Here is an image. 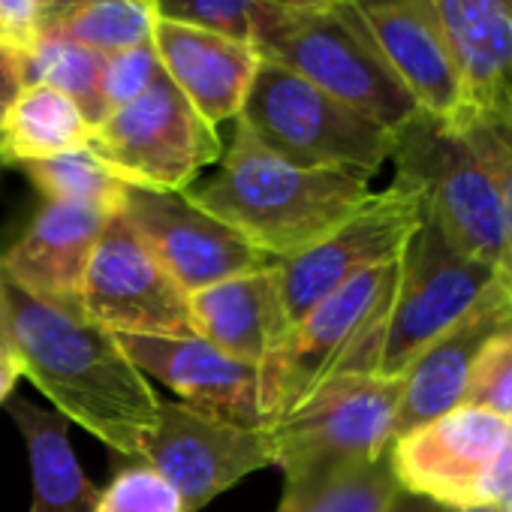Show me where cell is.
Segmentation results:
<instances>
[{"label": "cell", "instance_id": "cell-25", "mask_svg": "<svg viewBox=\"0 0 512 512\" xmlns=\"http://www.w3.org/2000/svg\"><path fill=\"white\" fill-rule=\"evenodd\" d=\"M19 169L43 193V199L85 205L103 214H118L124 205L127 184L112 175L109 166L91 148H76L49 160L22 163Z\"/></svg>", "mask_w": 512, "mask_h": 512}, {"label": "cell", "instance_id": "cell-6", "mask_svg": "<svg viewBox=\"0 0 512 512\" xmlns=\"http://www.w3.org/2000/svg\"><path fill=\"white\" fill-rule=\"evenodd\" d=\"M235 121L296 166L338 169L368 181L389 163L395 142L383 124L272 61H260Z\"/></svg>", "mask_w": 512, "mask_h": 512}, {"label": "cell", "instance_id": "cell-1", "mask_svg": "<svg viewBox=\"0 0 512 512\" xmlns=\"http://www.w3.org/2000/svg\"><path fill=\"white\" fill-rule=\"evenodd\" d=\"M0 302L10 353L67 422L112 452L139 461L157 425L160 398L118 338L82 311L49 305L0 269Z\"/></svg>", "mask_w": 512, "mask_h": 512}, {"label": "cell", "instance_id": "cell-28", "mask_svg": "<svg viewBox=\"0 0 512 512\" xmlns=\"http://www.w3.org/2000/svg\"><path fill=\"white\" fill-rule=\"evenodd\" d=\"M452 127L467 139L497 187L503 208V263L497 269V281L512 296V118L467 112L452 121Z\"/></svg>", "mask_w": 512, "mask_h": 512}, {"label": "cell", "instance_id": "cell-8", "mask_svg": "<svg viewBox=\"0 0 512 512\" xmlns=\"http://www.w3.org/2000/svg\"><path fill=\"white\" fill-rule=\"evenodd\" d=\"M398 281V260L368 269L320 299L260 365L266 425L302 404L323 380L344 371L383 320Z\"/></svg>", "mask_w": 512, "mask_h": 512}, {"label": "cell", "instance_id": "cell-39", "mask_svg": "<svg viewBox=\"0 0 512 512\" xmlns=\"http://www.w3.org/2000/svg\"><path fill=\"white\" fill-rule=\"evenodd\" d=\"M0 353H10V341H7V323H4V302H0Z\"/></svg>", "mask_w": 512, "mask_h": 512}, {"label": "cell", "instance_id": "cell-22", "mask_svg": "<svg viewBox=\"0 0 512 512\" xmlns=\"http://www.w3.org/2000/svg\"><path fill=\"white\" fill-rule=\"evenodd\" d=\"M10 416L31 464V512H94L100 488L88 479L70 443V422L52 407L10 398Z\"/></svg>", "mask_w": 512, "mask_h": 512}, {"label": "cell", "instance_id": "cell-29", "mask_svg": "<svg viewBox=\"0 0 512 512\" xmlns=\"http://www.w3.org/2000/svg\"><path fill=\"white\" fill-rule=\"evenodd\" d=\"M461 404L512 419V317L476 350Z\"/></svg>", "mask_w": 512, "mask_h": 512}, {"label": "cell", "instance_id": "cell-17", "mask_svg": "<svg viewBox=\"0 0 512 512\" xmlns=\"http://www.w3.org/2000/svg\"><path fill=\"white\" fill-rule=\"evenodd\" d=\"M109 217L97 208L43 199L19 241L0 253V269L31 296L82 311V281Z\"/></svg>", "mask_w": 512, "mask_h": 512}, {"label": "cell", "instance_id": "cell-21", "mask_svg": "<svg viewBox=\"0 0 512 512\" xmlns=\"http://www.w3.org/2000/svg\"><path fill=\"white\" fill-rule=\"evenodd\" d=\"M449 40L464 115L512 118V0H431Z\"/></svg>", "mask_w": 512, "mask_h": 512}, {"label": "cell", "instance_id": "cell-14", "mask_svg": "<svg viewBox=\"0 0 512 512\" xmlns=\"http://www.w3.org/2000/svg\"><path fill=\"white\" fill-rule=\"evenodd\" d=\"M121 214L187 296L275 263L232 226L193 205L187 193L127 184Z\"/></svg>", "mask_w": 512, "mask_h": 512}, {"label": "cell", "instance_id": "cell-33", "mask_svg": "<svg viewBox=\"0 0 512 512\" xmlns=\"http://www.w3.org/2000/svg\"><path fill=\"white\" fill-rule=\"evenodd\" d=\"M43 0H0V46L28 55L43 37Z\"/></svg>", "mask_w": 512, "mask_h": 512}, {"label": "cell", "instance_id": "cell-36", "mask_svg": "<svg viewBox=\"0 0 512 512\" xmlns=\"http://www.w3.org/2000/svg\"><path fill=\"white\" fill-rule=\"evenodd\" d=\"M19 377H22V368L13 359V353H0V404H7L13 398Z\"/></svg>", "mask_w": 512, "mask_h": 512}, {"label": "cell", "instance_id": "cell-30", "mask_svg": "<svg viewBox=\"0 0 512 512\" xmlns=\"http://www.w3.org/2000/svg\"><path fill=\"white\" fill-rule=\"evenodd\" d=\"M94 512H184V500L160 470L130 461L100 488Z\"/></svg>", "mask_w": 512, "mask_h": 512}, {"label": "cell", "instance_id": "cell-42", "mask_svg": "<svg viewBox=\"0 0 512 512\" xmlns=\"http://www.w3.org/2000/svg\"><path fill=\"white\" fill-rule=\"evenodd\" d=\"M4 166H7V163H4V154H0V172H4Z\"/></svg>", "mask_w": 512, "mask_h": 512}, {"label": "cell", "instance_id": "cell-5", "mask_svg": "<svg viewBox=\"0 0 512 512\" xmlns=\"http://www.w3.org/2000/svg\"><path fill=\"white\" fill-rule=\"evenodd\" d=\"M494 281L497 275L491 269L452 247L440 226L422 214L398 256V281L389 308L344 371L401 377L407 365L434 338L452 329Z\"/></svg>", "mask_w": 512, "mask_h": 512}, {"label": "cell", "instance_id": "cell-2", "mask_svg": "<svg viewBox=\"0 0 512 512\" xmlns=\"http://www.w3.org/2000/svg\"><path fill=\"white\" fill-rule=\"evenodd\" d=\"M184 193L269 260L284 263L353 214L371 196V181L338 169L296 166L235 121L217 175Z\"/></svg>", "mask_w": 512, "mask_h": 512}, {"label": "cell", "instance_id": "cell-41", "mask_svg": "<svg viewBox=\"0 0 512 512\" xmlns=\"http://www.w3.org/2000/svg\"><path fill=\"white\" fill-rule=\"evenodd\" d=\"M52 4H55V0H43V7H46V10H49Z\"/></svg>", "mask_w": 512, "mask_h": 512}, {"label": "cell", "instance_id": "cell-27", "mask_svg": "<svg viewBox=\"0 0 512 512\" xmlns=\"http://www.w3.org/2000/svg\"><path fill=\"white\" fill-rule=\"evenodd\" d=\"M401 488L392 476L389 458L344 470L338 476L284 488L278 512H389Z\"/></svg>", "mask_w": 512, "mask_h": 512}, {"label": "cell", "instance_id": "cell-31", "mask_svg": "<svg viewBox=\"0 0 512 512\" xmlns=\"http://www.w3.org/2000/svg\"><path fill=\"white\" fill-rule=\"evenodd\" d=\"M160 76H163V67H160V58L151 43L103 55L100 91H103L106 115L139 100Z\"/></svg>", "mask_w": 512, "mask_h": 512}, {"label": "cell", "instance_id": "cell-12", "mask_svg": "<svg viewBox=\"0 0 512 512\" xmlns=\"http://www.w3.org/2000/svg\"><path fill=\"white\" fill-rule=\"evenodd\" d=\"M512 437V419L458 404L392 440L386 458L404 494L446 512L479 506V491Z\"/></svg>", "mask_w": 512, "mask_h": 512}, {"label": "cell", "instance_id": "cell-9", "mask_svg": "<svg viewBox=\"0 0 512 512\" xmlns=\"http://www.w3.org/2000/svg\"><path fill=\"white\" fill-rule=\"evenodd\" d=\"M88 148L130 187L184 193L220 163L226 145L163 73L139 100L109 112Z\"/></svg>", "mask_w": 512, "mask_h": 512}, {"label": "cell", "instance_id": "cell-24", "mask_svg": "<svg viewBox=\"0 0 512 512\" xmlns=\"http://www.w3.org/2000/svg\"><path fill=\"white\" fill-rule=\"evenodd\" d=\"M151 0H55L46 10L43 34L73 40L97 55L148 46L157 25Z\"/></svg>", "mask_w": 512, "mask_h": 512}, {"label": "cell", "instance_id": "cell-15", "mask_svg": "<svg viewBox=\"0 0 512 512\" xmlns=\"http://www.w3.org/2000/svg\"><path fill=\"white\" fill-rule=\"evenodd\" d=\"M380 58L410 91L419 112L440 121L464 115V88L431 0H341Z\"/></svg>", "mask_w": 512, "mask_h": 512}, {"label": "cell", "instance_id": "cell-38", "mask_svg": "<svg viewBox=\"0 0 512 512\" xmlns=\"http://www.w3.org/2000/svg\"><path fill=\"white\" fill-rule=\"evenodd\" d=\"M272 4H281V7H329L335 0H272Z\"/></svg>", "mask_w": 512, "mask_h": 512}, {"label": "cell", "instance_id": "cell-40", "mask_svg": "<svg viewBox=\"0 0 512 512\" xmlns=\"http://www.w3.org/2000/svg\"><path fill=\"white\" fill-rule=\"evenodd\" d=\"M461 512H503L497 506H473V509H461Z\"/></svg>", "mask_w": 512, "mask_h": 512}, {"label": "cell", "instance_id": "cell-4", "mask_svg": "<svg viewBox=\"0 0 512 512\" xmlns=\"http://www.w3.org/2000/svg\"><path fill=\"white\" fill-rule=\"evenodd\" d=\"M401 377L338 371L266 425L284 488L311 485L380 461L395 440Z\"/></svg>", "mask_w": 512, "mask_h": 512}, {"label": "cell", "instance_id": "cell-7", "mask_svg": "<svg viewBox=\"0 0 512 512\" xmlns=\"http://www.w3.org/2000/svg\"><path fill=\"white\" fill-rule=\"evenodd\" d=\"M389 160L395 178L419 190L425 214L449 244L497 275L503 263V208L467 139L449 121L416 112L395 130Z\"/></svg>", "mask_w": 512, "mask_h": 512}, {"label": "cell", "instance_id": "cell-18", "mask_svg": "<svg viewBox=\"0 0 512 512\" xmlns=\"http://www.w3.org/2000/svg\"><path fill=\"white\" fill-rule=\"evenodd\" d=\"M151 46L169 82L211 127L238 118L263 61L250 40L169 19H157Z\"/></svg>", "mask_w": 512, "mask_h": 512}, {"label": "cell", "instance_id": "cell-37", "mask_svg": "<svg viewBox=\"0 0 512 512\" xmlns=\"http://www.w3.org/2000/svg\"><path fill=\"white\" fill-rule=\"evenodd\" d=\"M389 512H446V509H440V506H434V503H428L422 497H413V494H404L401 491Z\"/></svg>", "mask_w": 512, "mask_h": 512}, {"label": "cell", "instance_id": "cell-20", "mask_svg": "<svg viewBox=\"0 0 512 512\" xmlns=\"http://www.w3.org/2000/svg\"><path fill=\"white\" fill-rule=\"evenodd\" d=\"M190 320L196 338L260 368L293 326L281 293L278 263L193 293Z\"/></svg>", "mask_w": 512, "mask_h": 512}, {"label": "cell", "instance_id": "cell-13", "mask_svg": "<svg viewBox=\"0 0 512 512\" xmlns=\"http://www.w3.org/2000/svg\"><path fill=\"white\" fill-rule=\"evenodd\" d=\"M139 461L160 470L178 488L184 512H202L250 473L275 467L266 428L223 422L181 401L160 404Z\"/></svg>", "mask_w": 512, "mask_h": 512}, {"label": "cell", "instance_id": "cell-34", "mask_svg": "<svg viewBox=\"0 0 512 512\" xmlns=\"http://www.w3.org/2000/svg\"><path fill=\"white\" fill-rule=\"evenodd\" d=\"M479 506H497L503 512H512V437L482 482Z\"/></svg>", "mask_w": 512, "mask_h": 512}, {"label": "cell", "instance_id": "cell-16", "mask_svg": "<svg viewBox=\"0 0 512 512\" xmlns=\"http://www.w3.org/2000/svg\"><path fill=\"white\" fill-rule=\"evenodd\" d=\"M130 362L169 386L181 404L244 428H266L260 410V368L232 359L202 338L115 335Z\"/></svg>", "mask_w": 512, "mask_h": 512}, {"label": "cell", "instance_id": "cell-3", "mask_svg": "<svg viewBox=\"0 0 512 512\" xmlns=\"http://www.w3.org/2000/svg\"><path fill=\"white\" fill-rule=\"evenodd\" d=\"M250 43L263 61L302 76L392 133L419 112L410 91L341 0L329 7H281L272 0H253Z\"/></svg>", "mask_w": 512, "mask_h": 512}, {"label": "cell", "instance_id": "cell-26", "mask_svg": "<svg viewBox=\"0 0 512 512\" xmlns=\"http://www.w3.org/2000/svg\"><path fill=\"white\" fill-rule=\"evenodd\" d=\"M100 73H103V55L52 34H43L37 46L25 55V82L49 85L64 97H70L91 121V127H97L106 118Z\"/></svg>", "mask_w": 512, "mask_h": 512}, {"label": "cell", "instance_id": "cell-32", "mask_svg": "<svg viewBox=\"0 0 512 512\" xmlns=\"http://www.w3.org/2000/svg\"><path fill=\"white\" fill-rule=\"evenodd\" d=\"M160 19L250 40L253 0H151Z\"/></svg>", "mask_w": 512, "mask_h": 512}, {"label": "cell", "instance_id": "cell-10", "mask_svg": "<svg viewBox=\"0 0 512 512\" xmlns=\"http://www.w3.org/2000/svg\"><path fill=\"white\" fill-rule=\"evenodd\" d=\"M82 314L112 335L196 338L190 296L118 211L106 220L82 281Z\"/></svg>", "mask_w": 512, "mask_h": 512}, {"label": "cell", "instance_id": "cell-19", "mask_svg": "<svg viewBox=\"0 0 512 512\" xmlns=\"http://www.w3.org/2000/svg\"><path fill=\"white\" fill-rule=\"evenodd\" d=\"M512 317V296L494 281L479 302L440 338H434L401 374L395 437L449 413L461 404L476 350Z\"/></svg>", "mask_w": 512, "mask_h": 512}, {"label": "cell", "instance_id": "cell-35", "mask_svg": "<svg viewBox=\"0 0 512 512\" xmlns=\"http://www.w3.org/2000/svg\"><path fill=\"white\" fill-rule=\"evenodd\" d=\"M25 55L0 46V124L25 88Z\"/></svg>", "mask_w": 512, "mask_h": 512}, {"label": "cell", "instance_id": "cell-23", "mask_svg": "<svg viewBox=\"0 0 512 512\" xmlns=\"http://www.w3.org/2000/svg\"><path fill=\"white\" fill-rule=\"evenodd\" d=\"M91 121L82 109L49 85H25L0 124V154L7 166L49 160L88 148Z\"/></svg>", "mask_w": 512, "mask_h": 512}, {"label": "cell", "instance_id": "cell-11", "mask_svg": "<svg viewBox=\"0 0 512 512\" xmlns=\"http://www.w3.org/2000/svg\"><path fill=\"white\" fill-rule=\"evenodd\" d=\"M422 214L425 208L419 190L401 178H392L386 190H371V196L314 247L278 263L290 320L296 323L305 317L320 299L356 275L398 260Z\"/></svg>", "mask_w": 512, "mask_h": 512}]
</instances>
